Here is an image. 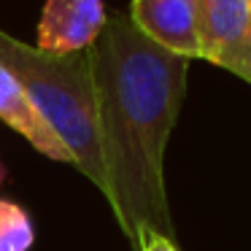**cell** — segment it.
<instances>
[{"label": "cell", "instance_id": "30bf717a", "mask_svg": "<svg viewBox=\"0 0 251 251\" xmlns=\"http://www.w3.org/2000/svg\"><path fill=\"white\" fill-rule=\"evenodd\" d=\"M3 176H6V170H3V165H0V184H3Z\"/></svg>", "mask_w": 251, "mask_h": 251}, {"label": "cell", "instance_id": "3957f363", "mask_svg": "<svg viewBox=\"0 0 251 251\" xmlns=\"http://www.w3.org/2000/svg\"><path fill=\"white\" fill-rule=\"evenodd\" d=\"M108 25L103 0H46L41 8L35 46L49 54L89 51Z\"/></svg>", "mask_w": 251, "mask_h": 251}, {"label": "cell", "instance_id": "5b68a950", "mask_svg": "<svg viewBox=\"0 0 251 251\" xmlns=\"http://www.w3.org/2000/svg\"><path fill=\"white\" fill-rule=\"evenodd\" d=\"M0 122L8 125L14 132L25 138L38 154L54 159V162L73 165V157L68 151V146L60 141L51 125L41 116V111L35 108V103L27 98V92L22 89V84L11 76L8 68L0 65Z\"/></svg>", "mask_w": 251, "mask_h": 251}, {"label": "cell", "instance_id": "6da1fadb", "mask_svg": "<svg viewBox=\"0 0 251 251\" xmlns=\"http://www.w3.org/2000/svg\"><path fill=\"white\" fill-rule=\"evenodd\" d=\"M108 200L135 249L146 229L176 238L165 186V151L186 98L189 62L154 44L130 14H108L89 49Z\"/></svg>", "mask_w": 251, "mask_h": 251}, {"label": "cell", "instance_id": "277c9868", "mask_svg": "<svg viewBox=\"0 0 251 251\" xmlns=\"http://www.w3.org/2000/svg\"><path fill=\"white\" fill-rule=\"evenodd\" d=\"M130 19L146 38L186 60H200L197 0H132Z\"/></svg>", "mask_w": 251, "mask_h": 251}, {"label": "cell", "instance_id": "52a82bcc", "mask_svg": "<svg viewBox=\"0 0 251 251\" xmlns=\"http://www.w3.org/2000/svg\"><path fill=\"white\" fill-rule=\"evenodd\" d=\"M35 227L30 213L14 200H0V251H30Z\"/></svg>", "mask_w": 251, "mask_h": 251}, {"label": "cell", "instance_id": "ba28073f", "mask_svg": "<svg viewBox=\"0 0 251 251\" xmlns=\"http://www.w3.org/2000/svg\"><path fill=\"white\" fill-rule=\"evenodd\" d=\"M224 71H229L232 76H238L246 84H251V22H249V30H246L243 44L238 46V51L232 54V60L227 62Z\"/></svg>", "mask_w": 251, "mask_h": 251}, {"label": "cell", "instance_id": "7a4b0ae2", "mask_svg": "<svg viewBox=\"0 0 251 251\" xmlns=\"http://www.w3.org/2000/svg\"><path fill=\"white\" fill-rule=\"evenodd\" d=\"M0 65L11 71L41 116L68 146L73 168L105 197L108 178L100 149L98 98L89 51L65 57L49 54L0 30Z\"/></svg>", "mask_w": 251, "mask_h": 251}, {"label": "cell", "instance_id": "9c48e42d", "mask_svg": "<svg viewBox=\"0 0 251 251\" xmlns=\"http://www.w3.org/2000/svg\"><path fill=\"white\" fill-rule=\"evenodd\" d=\"M135 251H181L176 246V238H168L162 232H154V229H146V232L138 238Z\"/></svg>", "mask_w": 251, "mask_h": 251}, {"label": "cell", "instance_id": "8992f818", "mask_svg": "<svg viewBox=\"0 0 251 251\" xmlns=\"http://www.w3.org/2000/svg\"><path fill=\"white\" fill-rule=\"evenodd\" d=\"M251 22V0H197L200 60L227 68Z\"/></svg>", "mask_w": 251, "mask_h": 251}]
</instances>
